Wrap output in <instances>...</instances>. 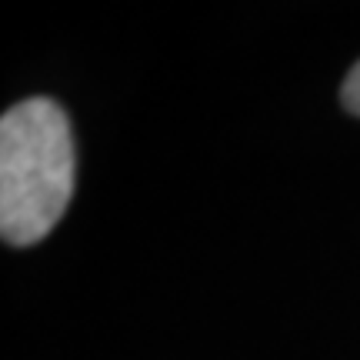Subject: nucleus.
<instances>
[{"mask_svg": "<svg viewBox=\"0 0 360 360\" xmlns=\"http://www.w3.org/2000/svg\"><path fill=\"white\" fill-rule=\"evenodd\" d=\"M340 101H344V107H347L350 114L360 117V60L354 64V70L347 74L344 87H340Z\"/></svg>", "mask_w": 360, "mask_h": 360, "instance_id": "nucleus-2", "label": "nucleus"}, {"mask_svg": "<svg viewBox=\"0 0 360 360\" xmlns=\"http://www.w3.org/2000/svg\"><path fill=\"white\" fill-rule=\"evenodd\" d=\"M74 193L67 114L47 97L11 107L0 120V233L13 247L44 240Z\"/></svg>", "mask_w": 360, "mask_h": 360, "instance_id": "nucleus-1", "label": "nucleus"}]
</instances>
